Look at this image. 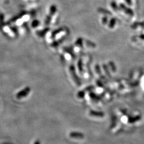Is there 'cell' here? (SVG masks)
<instances>
[{
    "label": "cell",
    "mask_w": 144,
    "mask_h": 144,
    "mask_svg": "<svg viewBox=\"0 0 144 144\" xmlns=\"http://www.w3.org/2000/svg\"><path fill=\"white\" fill-rule=\"evenodd\" d=\"M70 71L71 72V74L72 75V78H73V79L74 80V82L76 83V84L78 86H80L81 84V82L80 78L76 74L75 68L74 65H71V66L70 67Z\"/></svg>",
    "instance_id": "obj_1"
},
{
    "label": "cell",
    "mask_w": 144,
    "mask_h": 144,
    "mask_svg": "<svg viewBox=\"0 0 144 144\" xmlns=\"http://www.w3.org/2000/svg\"><path fill=\"white\" fill-rule=\"evenodd\" d=\"M119 7L120 8V9H121L123 11L125 14H127L129 16H130L131 17H133L134 15V12L131 9V8L127 7L125 4L123 3H121L119 5Z\"/></svg>",
    "instance_id": "obj_2"
},
{
    "label": "cell",
    "mask_w": 144,
    "mask_h": 144,
    "mask_svg": "<svg viewBox=\"0 0 144 144\" xmlns=\"http://www.w3.org/2000/svg\"><path fill=\"white\" fill-rule=\"evenodd\" d=\"M70 136L71 138L75 139H83L84 137V134L82 133L76 132H72Z\"/></svg>",
    "instance_id": "obj_3"
},
{
    "label": "cell",
    "mask_w": 144,
    "mask_h": 144,
    "mask_svg": "<svg viewBox=\"0 0 144 144\" xmlns=\"http://www.w3.org/2000/svg\"><path fill=\"white\" fill-rule=\"evenodd\" d=\"M64 50L66 52L68 53V54H70L71 56L72 57V58L73 59H75L76 58V56L74 52V50H73V48H72V47H65L64 48Z\"/></svg>",
    "instance_id": "obj_4"
},
{
    "label": "cell",
    "mask_w": 144,
    "mask_h": 144,
    "mask_svg": "<svg viewBox=\"0 0 144 144\" xmlns=\"http://www.w3.org/2000/svg\"><path fill=\"white\" fill-rule=\"evenodd\" d=\"M90 115L92 116L98 117V118H103L104 116V113L102 112L99 111H96V110H91L89 113Z\"/></svg>",
    "instance_id": "obj_5"
},
{
    "label": "cell",
    "mask_w": 144,
    "mask_h": 144,
    "mask_svg": "<svg viewBox=\"0 0 144 144\" xmlns=\"http://www.w3.org/2000/svg\"><path fill=\"white\" fill-rule=\"evenodd\" d=\"M98 11L100 13L104 14L105 15H107V16L108 15H112V12H110L109 10H106V9H105L103 8H98Z\"/></svg>",
    "instance_id": "obj_6"
},
{
    "label": "cell",
    "mask_w": 144,
    "mask_h": 144,
    "mask_svg": "<svg viewBox=\"0 0 144 144\" xmlns=\"http://www.w3.org/2000/svg\"><path fill=\"white\" fill-rule=\"evenodd\" d=\"M141 119H142V116L140 115H137L134 117H129L128 119V121L129 123H134L136 122V121H139Z\"/></svg>",
    "instance_id": "obj_7"
},
{
    "label": "cell",
    "mask_w": 144,
    "mask_h": 144,
    "mask_svg": "<svg viewBox=\"0 0 144 144\" xmlns=\"http://www.w3.org/2000/svg\"><path fill=\"white\" fill-rule=\"evenodd\" d=\"M116 23V19L115 18H112L109 21L108 27L109 28H113L114 27Z\"/></svg>",
    "instance_id": "obj_8"
},
{
    "label": "cell",
    "mask_w": 144,
    "mask_h": 144,
    "mask_svg": "<svg viewBox=\"0 0 144 144\" xmlns=\"http://www.w3.org/2000/svg\"><path fill=\"white\" fill-rule=\"evenodd\" d=\"M75 45L79 48H83V38L82 37L78 38L76 40L75 43Z\"/></svg>",
    "instance_id": "obj_9"
},
{
    "label": "cell",
    "mask_w": 144,
    "mask_h": 144,
    "mask_svg": "<svg viewBox=\"0 0 144 144\" xmlns=\"http://www.w3.org/2000/svg\"><path fill=\"white\" fill-rule=\"evenodd\" d=\"M110 7L112 8L115 11H118V10L120 9V7H119V6L118 5V4H117V3L114 1H113L111 2Z\"/></svg>",
    "instance_id": "obj_10"
},
{
    "label": "cell",
    "mask_w": 144,
    "mask_h": 144,
    "mask_svg": "<svg viewBox=\"0 0 144 144\" xmlns=\"http://www.w3.org/2000/svg\"><path fill=\"white\" fill-rule=\"evenodd\" d=\"M77 67L79 68V70L81 73H82L83 71V61L82 59H80L77 62Z\"/></svg>",
    "instance_id": "obj_11"
},
{
    "label": "cell",
    "mask_w": 144,
    "mask_h": 144,
    "mask_svg": "<svg viewBox=\"0 0 144 144\" xmlns=\"http://www.w3.org/2000/svg\"><path fill=\"white\" fill-rule=\"evenodd\" d=\"M89 96H90V97H91L92 99L94 100L95 101H98L100 99V98H99V97L98 96H97L95 94H94V93H92V92H91Z\"/></svg>",
    "instance_id": "obj_12"
},
{
    "label": "cell",
    "mask_w": 144,
    "mask_h": 144,
    "mask_svg": "<svg viewBox=\"0 0 144 144\" xmlns=\"http://www.w3.org/2000/svg\"><path fill=\"white\" fill-rule=\"evenodd\" d=\"M85 43H86V46L88 47L93 48L96 47V44L94 42H91L90 41L86 40H85Z\"/></svg>",
    "instance_id": "obj_13"
},
{
    "label": "cell",
    "mask_w": 144,
    "mask_h": 144,
    "mask_svg": "<svg viewBox=\"0 0 144 144\" xmlns=\"http://www.w3.org/2000/svg\"><path fill=\"white\" fill-rule=\"evenodd\" d=\"M109 65L110 66L111 70H112V71L113 72H115L116 71V66H115L114 63L113 61H109Z\"/></svg>",
    "instance_id": "obj_14"
},
{
    "label": "cell",
    "mask_w": 144,
    "mask_h": 144,
    "mask_svg": "<svg viewBox=\"0 0 144 144\" xmlns=\"http://www.w3.org/2000/svg\"><path fill=\"white\" fill-rule=\"evenodd\" d=\"M57 11V7L55 5H52L50 8V13L53 15Z\"/></svg>",
    "instance_id": "obj_15"
},
{
    "label": "cell",
    "mask_w": 144,
    "mask_h": 144,
    "mask_svg": "<svg viewBox=\"0 0 144 144\" xmlns=\"http://www.w3.org/2000/svg\"><path fill=\"white\" fill-rule=\"evenodd\" d=\"M62 31H63V28H59L57 29V30H56V31L55 32H53V33H52V37H54L57 34H58V33H59L61 32Z\"/></svg>",
    "instance_id": "obj_16"
},
{
    "label": "cell",
    "mask_w": 144,
    "mask_h": 144,
    "mask_svg": "<svg viewBox=\"0 0 144 144\" xmlns=\"http://www.w3.org/2000/svg\"><path fill=\"white\" fill-rule=\"evenodd\" d=\"M103 68H104V70L106 74H107V75H108L109 77H110V74L109 73V72L108 69V67L107 66V65H106L105 64H104Z\"/></svg>",
    "instance_id": "obj_17"
},
{
    "label": "cell",
    "mask_w": 144,
    "mask_h": 144,
    "mask_svg": "<svg viewBox=\"0 0 144 144\" xmlns=\"http://www.w3.org/2000/svg\"><path fill=\"white\" fill-rule=\"evenodd\" d=\"M85 96V90L84 91H81L80 92H78V94L77 95V97H79L80 98H83Z\"/></svg>",
    "instance_id": "obj_18"
},
{
    "label": "cell",
    "mask_w": 144,
    "mask_h": 144,
    "mask_svg": "<svg viewBox=\"0 0 144 144\" xmlns=\"http://www.w3.org/2000/svg\"><path fill=\"white\" fill-rule=\"evenodd\" d=\"M102 23H103L104 25H106V24L108 22V17L106 16H105L103 18L101 19Z\"/></svg>",
    "instance_id": "obj_19"
},
{
    "label": "cell",
    "mask_w": 144,
    "mask_h": 144,
    "mask_svg": "<svg viewBox=\"0 0 144 144\" xmlns=\"http://www.w3.org/2000/svg\"><path fill=\"white\" fill-rule=\"evenodd\" d=\"M95 70H96V72H97V73L98 74H99V75L101 74L100 68L99 66L98 65H96V66H95Z\"/></svg>",
    "instance_id": "obj_20"
},
{
    "label": "cell",
    "mask_w": 144,
    "mask_h": 144,
    "mask_svg": "<svg viewBox=\"0 0 144 144\" xmlns=\"http://www.w3.org/2000/svg\"><path fill=\"white\" fill-rule=\"evenodd\" d=\"M94 88V86H89L88 87H87V88L86 89H85V91H91Z\"/></svg>",
    "instance_id": "obj_21"
},
{
    "label": "cell",
    "mask_w": 144,
    "mask_h": 144,
    "mask_svg": "<svg viewBox=\"0 0 144 144\" xmlns=\"http://www.w3.org/2000/svg\"><path fill=\"white\" fill-rule=\"evenodd\" d=\"M97 84H98V85L100 87H103V84L99 80H98L97 81Z\"/></svg>",
    "instance_id": "obj_22"
},
{
    "label": "cell",
    "mask_w": 144,
    "mask_h": 144,
    "mask_svg": "<svg viewBox=\"0 0 144 144\" xmlns=\"http://www.w3.org/2000/svg\"><path fill=\"white\" fill-rule=\"evenodd\" d=\"M125 2L127 3V4H128L129 5H132V1L131 0H125Z\"/></svg>",
    "instance_id": "obj_23"
},
{
    "label": "cell",
    "mask_w": 144,
    "mask_h": 144,
    "mask_svg": "<svg viewBox=\"0 0 144 144\" xmlns=\"http://www.w3.org/2000/svg\"><path fill=\"white\" fill-rule=\"evenodd\" d=\"M139 37H140V39H142V40H143L144 41V34H141V35L139 36Z\"/></svg>",
    "instance_id": "obj_24"
}]
</instances>
